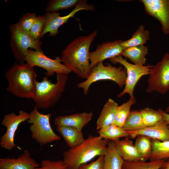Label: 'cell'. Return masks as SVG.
Masks as SVG:
<instances>
[{
  "mask_svg": "<svg viewBox=\"0 0 169 169\" xmlns=\"http://www.w3.org/2000/svg\"><path fill=\"white\" fill-rule=\"evenodd\" d=\"M9 28L11 49L18 63H25V57L28 49L42 50V42L40 40L34 39L29 33L21 29L16 23L10 24Z\"/></svg>",
  "mask_w": 169,
  "mask_h": 169,
  "instance_id": "obj_7",
  "label": "cell"
},
{
  "mask_svg": "<svg viewBox=\"0 0 169 169\" xmlns=\"http://www.w3.org/2000/svg\"><path fill=\"white\" fill-rule=\"evenodd\" d=\"M158 110L161 115L163 119L167 122L169 126V114L166 112L161 108H159Z\"/></svg>",
  "mask_w": 169,
  "mask_h": 169,
  "instance_id": "obj_36",
  "label": "cell"
},
{
  "mask_svg": "<svg viewBox=\"0 0 169 169\" xmlns=\"http://www.w3.org/2000/svg\"><path fill=\"white\" fill-rule=\"evenodd\" d=\"M128 132L129 137L132 139L135 138L139 135H142L162 141L169 140V126L166 121L163 119L154 125Z\"/></svg>",
  "mask_w": 169,
  "mask_h": 169,
  "instance_id": "obj_16",
  "label": "cell"
},
{
  "mask_svg": "<svg viewBox=\"0 0 169 169\" xmlns=\"http://www.w3.org/2000/svg\"><path fill=\"white\" fill-rule=\"evenodd\" d=\"M36 16L35 13H26L16 23L22 30L29 33Z\"/></svg>",
  "mask_w": 169,
  "mask_h": 169,
  "instance_id": "obj_33",
  "label": "cell"
},
{
  "mask_svg": "<svg viewBox=\"0 0 169 169\" xmlns=\"http://www.w3.org/2000/svg\"><path fill=\"white\" fill-rule=\"evenodd\" d=\"M26 63L34 67L37 66L46 71V76L53 75L55 73L68 75L72 71L65 65L61 63L60 57L57 56L54 59L45 55L43 50H33L28 49L25 57Z\"/></svg>",
  "mask_w": 169,
  "mask_h": 169,
  "instance_id": "obj_10",
  "label": "cell"
},
{
  "mask_svg": "<svg viewBox=\"0 0 169 169\" xmlns=\"http://www.w3.org/2000/svg\"><path fill=\"white\" fill-rule=\"evenodd\" d=\"M35 169H67L62 161H55L49 159H44L41 161L40 166Z\"/></svg>",
  "mask_w": 169,
  "mask_h": 169,
  "instance_id": "obj_34",
  "label": "cell"
},
{
  "mask_svg": "<svg viewBox=\"0 0 169 169\" xmlns=\"http://www.w3.org/2000/svg\"><path fill=\"white\" fill-rule=\"evenodd\" d=\"M114 142L118 154L124 161H143L129 137H125L121 140L119 139Z\"/></svg>",
  "mask_w": 169,
  "mask_h": 169,
  "instance_id": "obj_18",
  "label": "cell"
},
{
  "mask_svg": "<svg viewBox=\"0 0 169 169\" xmlns=\"http://www.w3.org/2000/svg\"><path fill=\"white\" fill-rule=\"evenodd\" d=\"M110 59L114 63H119L126 70V78L124 88L117 95V97L120 98L125 94H128L131 98H134L133 92L137 83L142 77L149 74L153 65H135L128 62L121 56H117Z\"/></svg>",
  "mask_w": 169,
  "mask_h": 169,
  "instance_id": "obj_9",
  "label": "cell"
},
{
  "mask_svg": "<svg viewBox=\"0 0 169 169\" xmlns=\"http://www.w3.org/2000/svg\"><path fill=\"white\" fill-rule=\"evenodd\" d=\"M7 90L15 96L32 99L36 91L37 74L34 67L27 63H15L5 74Z\"/></svg>",
  "mask_w": 169,
  "mask_h": 169,
  "instance_id": "obj_3",
  "label": "cell"
},
{
  "mask_svg": "<svg viewBox=\"0 0 169 169\" xmlns=\"http://www.w3.org/2000/svg\"><path fill=\"white\" fill-rule=\"evenodd\" d=\"M80 0H50L45 8L46 13L57 12L64 9H67L75 7Z\"/></svg>",
  "mask_w": 169,
  "mask_h": 169,
  "instance_id": "obj_29",
  "label": "cell"
},
{
  "mask_svg": "<svg viewBox=\"0 0 169 169\" xmlns=\"http://www.w3.org/2000/svg\"><path fill=\"white\" fill-rule=\"evenodd\" d=\"M56 129L62 136L66 145L69 148L79 145L85 140L82 132L74 127L56 126Z\"/></svg>",
  "mask_w": 169,
  "mask_h": 169,
  "instance_id": "obj_20",
  "label": "cell"
},
{
  "mask_svg": "<svg viewBox=\"0 0 169 169\" xmlns=\"http://www.w3.org/2000/svg\"><path fill=\"white\" fill-rule=\"evenodd\" d=\"M93 116L92 111L60 116L54 118V123L56 126L74 127L82 131L83 128L91 120Z\"/></svg>",
  "mask_w": 169,
  "mask_h": 169,
  "instance_id": "obj_17",
  "label": "cell"
},
{
  "mask_svg": "<svg viewBox=\"0 0 169 169\" xmlns=\"http://www.w3.org/2000/svg\"><path fill=\"white\" fill-rule=\"evenodd\" d=\"M149 31L142 25H140L137 29L129 39L122 41L120 44L124 49L144 45L150 39Z\"/></svg>",
  "mask_w": 169,
  "mask_h": 169,
  "instance_id": "obj_23",
  "label": "cell"
},
{
  "mask_svg": "<svg viewBox=\"0 0 169 169\" xmlns=\"http://www.w3.org/2000/svg\"><path fill=\"white\" fill-rule=\"evenodd\" d=\"M95 9V6L88 4L87 0H80L74 9L66 15L61 16L60 13L57 12L46 13L44 14L45 18L44 26L39 39L48 33H49V36H56L59 33V28L66 23L69 18L74 17L78 11L82 10L93 11Z\"/></svg>",
  "mask_w": 169,
  "mask_h": 169,
  "instance_id": "obj_11",
  "label": "cell"
},
{
  "mask_svg": "<svg viewBox=\"0 0 169 169\" xmlns=\"http://www.w3.org/2000/svg\"><path fill=\"white\" fill-rule=\"evenodd\" d=\"M29 115V113L20 110L17 115L13 112H11L4 116L1 124L2 125L6 127L7 130L0 139L1 148L11 150L16 146L14 143L15 133L19 125L28 120Z\"/></svg>",
  "mask_w": 169,
  "mask_h": 169,
  "instance_id": "obj_12",
  "label": "cell"
},
{
  "mask_svg": "<svg viewBox=\"0 0 169 169\" xmlns=\"http://www.w3.org/2000/svg\"><path fill=\"white\" fill-rule=\"evenodd\" d=\"M104 155L98 156L95 161L89 164L80 165L78 169H104Z\"/></svg>",
  "mask_w": 169,
  "mask_h": 169,
  "instance_id": "obj_35",
  "label": "cell"
},
{
  "mask_svg": "<svg viewBox=\"0 0 169 169\" xmlns=\"http://www.w3.org/2000/svg\"><path fill=\"white\" fill-rule=\"evenodd\" d=\"M164 111L167 113H169V105L167 107Z\"/></svg>",
  "mask_w": 169,
  "mask_h": 169,
  "instance_id": "obj_38",
  "label": "cell"
},
{
  "mask_svg": "<svg viewBox=\"0 0 169 169\" xmlns=\"http://www.w3.org/2000/svg\"><path fill=\"white\" fill-rule=\"evenodd\" d=\"M122 41H107L98 44L95 50L90 53L91 67L93 69L98 63L107 59L121 56L125 49L120 44Z\"/></svg>",
  "mask_w": 169,
  "mask_h": 169,
  "instance_id": "obj_14",
  "label": "cell"
},
{
  "mask_svg": "<svg viewBox=\"0 0 169 169\" xmlns=\"http://www.w3.org/2000/svg\"><path fill=\"white\" fill-rule=\"evenodd\" d=\"M169 158V140L161 141L152 139V151L150 161L164 160Z\"/></svg>",
  "mask_w": 169,
  "mask_h": 169,
  "instance_id": "obj_24",
  "label": "cell"
},
{
  "mask_svg": "<svg viewBox=\"0 0 169 169\" xmlns=\"http://www.w3.org/2000/svg\"><path fill=\"white\" fill-rule=\"evenodd\" d=\"M135 146L143 161L149 159L152 151V139L146 136L139 135L136 137Z\"/></svg>",
  "mask_w": 169,
  "mask_h": 169,
  "instance_id": "obj_26",
  "label": "cell"
},
{
  "mask_svg": "<svg viewBox=\"0 0 169 169\" xmlns=\"http://www.w3.org/2000/svg\"><path fill=\"white\" fill-rule=\"evenodd\" d=\"M40 166V164L31 156L30 152L27 149L16 158H0V169H35Z\"/></svg>",
  "mask_w": 169,
  "mask_h": 169,
  "instance_id": "obj_15",
  "label": "cell"
},
{
  "mask_svg": "<svg viewBox=\"0 0 169 169\" xmlns=\"http://www.w3.org/2000/svg\"><path fill=\"white\" fill-rule=\"evenodd\" d=\"M100 136L103 139L115 141L120 138L129 137V134L123 127L113 125L102 128L97 131Z\"/></svg>",
  "mask_w": 169,
  "mask_h": 169,
  "instance_id": "obj_25",
  "label": "cell"
},
{
  "mask_svg": "<svg viewBox=\"0 0 169 169\" xmlns=\"http://www.w3.org/2000/svg\"><path fill=\"white\" fill-rule=\"evenodd\" d=\"M97 34L96 30L88 35L79 36L69 43L61 52V62L79 77L86 79L92 72L89 49Z\"/></svg>",
  "mask_w": 169,
  "mask_h": 169,
  "instance_id": "obj_1",
  "label": "cell"
},
{
  "mask_svg": "<svg viewBox=\"0 0 169 169\" xmlns=\"http://www.w3.org/2000/svg\"><path fill=\"white\" fill-rule=\"evenodd\" d=\"M147 93L154 91L165 94L169 90V53H165L153 67L149 74Z\"/></svg>",
  "mask_w": 169,
  "mask_h": 169,
  "instance_id": "obj_8",
  "label": "cell"
},
{
  "mask_svg": "<svg viewBox=\"0 0 169 169\" xmlns=\"http://www.w3.org/2000/svg\"><path fill=\"white\" fill-rule=\"evenodd\" d=\"M145 127L154 125L163 119L158 110L147 107L139 110Z\"/></svg>",
  "mask_w": 169,
  "mask_h": 169,
  "instance_id": "obj_31",
  "label": "cell"
},
{
  "mask_svg": "<svg viewBox=\"0 0 169 169\" xmlns=\"http://www.w3.org/2000/svg\"><path fill=\"white\" fill-rule=\"evenodd\" d=\"M45 18L44 15L36 16L29 33L35 40L39 38L44 28Z\"/></svg>",
  "mask_w": 169,
  "mask_h": 169,
  "instance_id": "obj_32",
  "label": "cell"
},
{
  "mask_svg": "<svg viewBox=\"0 0 169 169\" xmlns=\"http://www.w3.org/2000/svg\"><path fill=\"white\" fill-rule=\"evenodd\" d=\"M160 169H169V158L165 161Z\"/></svg>",
  "mask_w": 169,
  "mask_h": 169,
  "instance_id": "obj_37",
  "label": "cell"
},
{
  "mask_svg": "<svg viewBox=\"0 0 169 169\" xmlns=\"http://www.w3.org/2000/svg\"><path fill=\"white\" fill-rule=\"evenodd\" d=\"M124 161L118 154L115 142L110 141L104 155V169H122Z\"/></svg>",
  "mask_w": 169,
  "mask_h": 169,
  "instance_id": "obj_22",
  "label": "cell"
},
{
  "mask_svg": "<svg viewBox=\"0 0 169 169\" xmlns=\"http://www.w3.org/2000/svg\"><path fill=\"white\" fill-rule=\"evenodd\" d=\"M149 51L148 47L144 45L125 48L121 56L128 59L133 64L144 66L146 63V56Z\"/></svg>",
  "mask_w": 169,
  "mask_h": 169,
  "instance_id": "obj_21",
  "label": "cell"
},
{
  "mask_svg": "<svg viewBox=\"0 0 169 169\" xmlns=\"http://www.w3.org/2000/svg\"><path fill=\"white\" fill-rule=\"evenodd\" d=\"M110 141L90 135L79 145L63 152V163L67 169H78L80 165L104 155Z\"/></svg>",
  "mask_w": 169,
  "mask_h": 169,
  "instance_id": "obj_2",
  "label": "cell"
},
{
  "mask_svg": "<svg viewBox=\"0 0 169 169\" xmlns=\"http://www.w3.org/2000/svg\"><path fill=\"white\" fill-rule=\"evenodd\" d=\"M126 78V70L122 65L116 67L110 64L104 65L103 62H101L93 68L89 77L77 86L82 89L84 94L87 95L90 86L94 83L101 80H111L122 88L125 85Z\"/></svg>",
  "mask_w": 169,
  "mask_h": 169,
  "instance_id": "obj_5",
  "label": "cell"
},
{
  "mask_svg": "<svg viewBox=\"0 0 169 169\" xmlns=\"http://www.w3.org/2000/svg\"><path fill=\"white\" fill-rule=\"evenodd\" d=\"M164 160H157L146 162L138 161H124L122 169H160Z\"/></svg>",
  "mask_w": 169,
  "mask_h": 169,
  "instance_id": "obj_30",
  "label": "cell"
},
{
  "mask_svg": "<svg viewBox=\"0 0 169 169\" xmlns=\"http://www.w3.org/2000/svg\"><path fill=\"white\" fill-rule=\"evenodd\" d=\"M135 98H131L127 102L117 107L115 118L112 124L115 125L123 127L126 118L129 114L131 106L136 103Z\"/></svg>",
  "mask_w": 169,
  "mask_h": 169,
  "instance_id": "obj_28",
  "label": "cell"
},
{
  "mask_svg": "<svg viewBox=\"0 0 169 169\" xmlns=\"http://www.w3.org/2000/svg\"><path fill=\"white\" fill-rule=\"evenodd\" d=\"M35 106L30 112L28 122L33 139L40 145H45L60 140V137L53 131L50 123L51 113L43 114Z\"/></svg>",
  "mask_w": 169,
  "mask_h": 169,
  "instance_id": "obj_6",
  "label": "cell"
},
{
  "mask_svg": "<svg viewBox=\"0 0 169 169\" xmlns=\"http://www.w3.org/2000/svg\"><path fill=\"white\" fill-rule=\"evenodd\" d=\"M146 13L157 20L163 33L169 34V0H141Z\"/></svg>",
  "mask_w": 169,
  "mask_h": 169,
  "instance_id": "obj_13",
  "label": "cell"
},
{
  "mask_svg": "<svg viewBox=\"0 0 169 169\" xmlns=\"http://www.w3.org/2000/svg\"><path fill=\"white\" fill-rule=\"evenodd\" d=\"M145 127L140 111L133 110L131 111L123 128L125 131L130 132L139 131Z\"/></svg>",
  "mask_w": 169,
  "mask_h": 169,
  "instance_id": "obj_27",
  "label": "cell"
},
{
  "mask_svg": "<svg viewBox=\"0 0 169 169\" xmlns=\"http://www.w3.org/2000/svg\"><path fill=\"white\" fill-rule=\"evenodd\" d=\"M119 105L113 99H109L104 105L96 121V130L106 127L113 123Z\"/></svg>",
  "mask_w": 169,
  "mask_h": 169,
  "instance_id": "obj_19",
  "label": "cell"
},
{
  "mask_svg": "<svg viewBox=\"0 0 169 169\" xmlns=\"http://www.w3.org/2000/svg\"><path fill=\"white\" fill-rule=\"evenodd\" d=\"M68 74H56V82L52 83L47 76L37 81L35 95L32 99L38 109H46L54 106L64 91Z\"/></svg>",
  "mask_w": 169,
  "mask_h": 169,
  "instance_id": "obj_4",
  "label": "cell"
}]
</instances>
